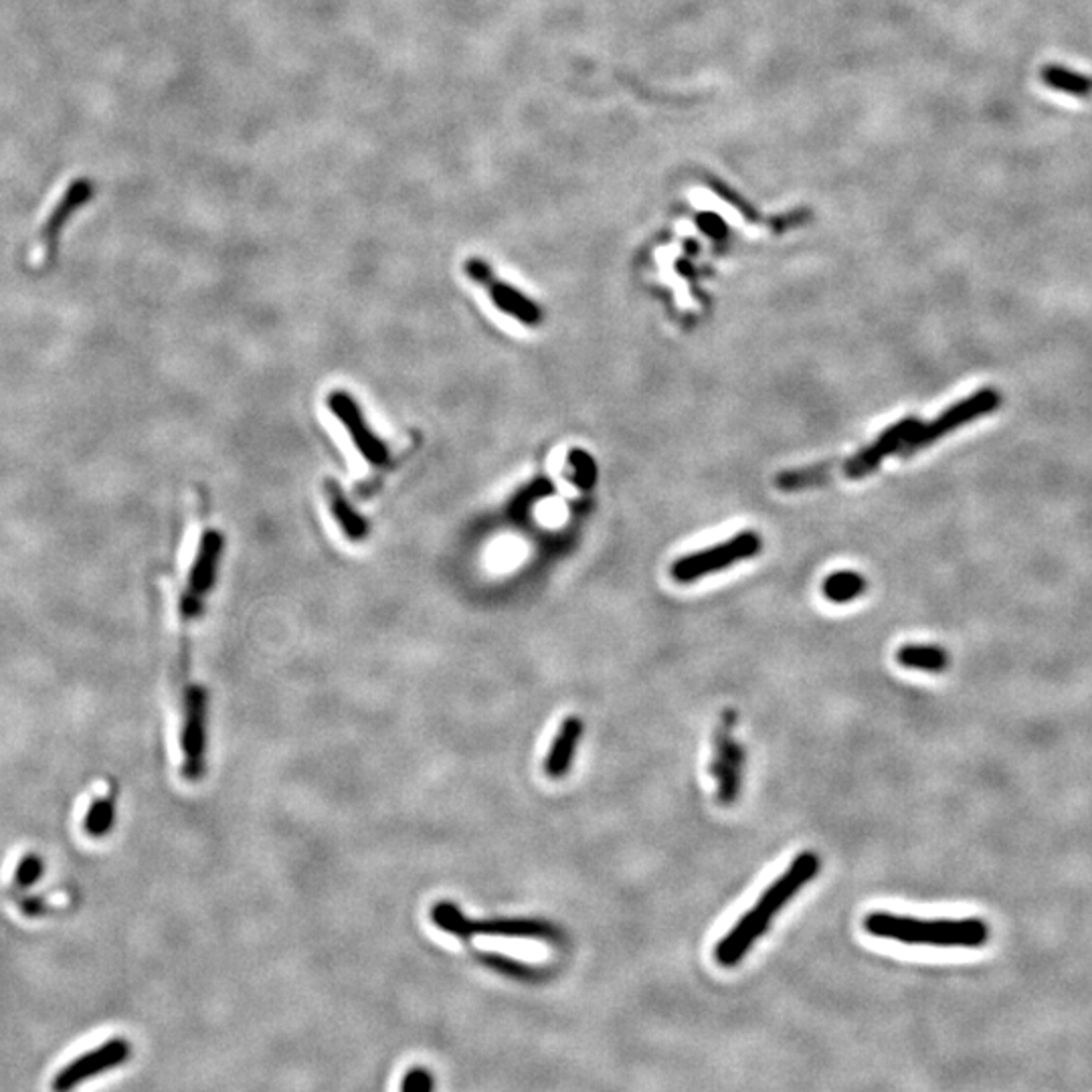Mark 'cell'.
I'll use <instances>...</instances> for the list:
<instances>
[{
    "label": "cell",
    "mask_w": 1092,
    "mask_h": 1092,
    "mask_svg": "<svg viewBox=\"0 0 1092 1092\" xmlns=\"http://www.w3.org/2000/svg\"><path fill=\"white\" fill-rule=\"evenodd\" d=\"M819 872V856L814 851L800 854L788 872H783L775 883L761 895L755 909L747 911L739 923L726 932L723 941L714 947V959L723 967H735L751 951L759 937L767 931L773 916L777 915L789 900L793 899L805 884L809 883Z\"/></svg>",
    "instance_id": "cell-1"
},
{
    "label": "cell",
    "mask_w": 1092,
    "mask_h": 1092,
    "mask_svg": "<svg viewBox=\"0 0 1092 1092\" xmlns=\"http://www.w3.org/2000/svg\"><path fill=\"white\" fill-rule=\"evenodd\" d=\"M868 934L902 945L939 948H978L989 941V927L981 918L920 920L913 916L874 911L864 918Z\"/></svg>",
    "instance_id": "cell-2"
},
{
    "label": "cell",
    "mask_w": 1092,
    "mask_h": 1092,
    "mask_svg": "<svg viewBox=\"0 0 1092 1092\" xmlns=\"http://www.w3.org/2000/svg\"><path fill=\"white\" fill-rule=\"evenodd\" d=\"M435 927L458 939L472 937H508V939H536L557 941L561 932L545 920L534 918H494V920H469L455 904L437 902L432 909Z\"/></svg>",
    "instance_id": "cell-3"
},
{
    "label": "cell",
    "mask_w": 1092,
    "mask_h": 1092,
    "mask_svg": "<svg viewBox=\"0 0 1092 1092\" xmlns=\"http://www.w3.org/2000/svg\"><path fill=\"white\" fill-rule=\"evenodd\" d=\"M223 550V536L219 532L207 531L201 536L199 552L194 559L189 587L182 595L180 601V619H182V652H180V672H182V684L189 680V626L199 617L203 610V599L207 597L210 587L215 585V573L217 564L221 559Z\"/></svg>",
    "instance_id": "cell-4"
},
{
    "label": "cell",
    "mask_w": 1092,
    "mask_h": 1092,
    "mask_svg": "<svg viewBox=\"0 0 1092 1092\" xmlns=\"http://www.w3.org/2000/svg\"><path fill=\"white\" fill-rule=\"evenodd\" d=\"M1001 401H1004V397H1001V393L996 391V388L975 391L973 395L965 397L964 401L955 402L953 407H948L947 411H943L931 423H927V425L920 423L915 432H913V435L906 439V443L902 446V450L899 451L900 455L909 458V455H913L916 451L929 448L937 439L953 434L961 425H967V423H971L975 419L985 418V415L994 413V411H997L1001 407Z\"/></svg>",
    "instance_id": "cell-5"
},
{
    "label": "cell",
    "mask_w": 1092,
    "mask_h": 1092,
    "mask_svg": "<svg viewBox=\"0 0 1092 1092\" xmlns=\"http://www.w3.org/2000/svg\"><path fill=\"white\" fill-rule=\"evenodd\" d=\"M182 777L199 781L205 775L207 756V691L199 684L182 686Z\"/></svg>",
    "instance_id": "cell-6"
},
{
    "label": "cell",
    "mask_w": 1092,
    "mask_h": 1092,
    "mask_svg": "<svg viewBox=\"0 0 1092 1092\" xmlns=\"http://www.w3.org/2000/svg\"><path fill=\"white\" fill-rule=\"evenodd\" d=\"M761 550V538L755 532H742L724 545L712 546L691 557H682L672 564V575L680 583H691L696 578L707 577L710 573L726 569L735 562L755 557Z\"/></svg>",
    "instance_id": "cell-7"
},
{
    "label": "cell",
    "mask_w": 1092,
    "mask_h": 1092,
    "mask_svg": "<svg viewBox=\"0 0 1092 1092\" xmlns=\"http://www.w3.org/2000/svg\"><path fill=\"white\" fill-rule=\"evenodd\" d=\"M129 1054H132V1046L126 1038H112L94 1050L81 1054L76 1061L69 1062L65 1068L57 1073V1077L53 1078L51 1087L55 1091L76 1089L90 1078L108 1073L115 1066H122L124 1062L128 1061Z\"/></svg>",
    "instance_id": "cell-8"
},
{
    "label": "cell",
    "mask_w": 1092,
    "mask_h": 1092,
    "mask_svg": "<svg viewBox=\"0 0 1092 1092\" xmlns=\"http://www.w3.org/2000/svg\"><path fill=\"white\" fill-rule=\"evenodd\" d=\"M466 273L476 284L488 289L492 302L504 314L513 316L527 326H536L538 322L543 320L538 305L529 300L527 296H522L518 289L500 282L499 277L490 270V265L482 259H467Z\"/></svg>",
    "instance_id": "cell-9"
},
{
    "label": "cell",
    "mask_w": 1092,
    "mask_h": 1092,
    "mask_svg": "<svg viewBox=\"0 0 1092 1092\" xmlns=\"http://www.w3.org/2000/svg\"><path fill=\"white\" fill-rule=\"evenodd\" d=\"M326 402L338 421L346 427L354 448L363 453V458H367V462L372 466H385L388 462V448L383 439H379L370 432L369 423L363 418V411L358 409L353 397L342 391H335L328 395Z\"/></svg>",
    "instance_id": "cell-10"
},
{
    "label": "cell",
    "mask_w": 1092,
    "mask_h": 1092,
    "mask_svg": "<svg viewBox=\"0 0 1092 1092\" xmlns=\"http://www.w3.org/2000/svg\"><path fill=\"white\" fill-rule=\"evenodd\" d=\"M918 425H920L918 419L906 418L895 423L892 427H888L870 448L856 453L851 460L846 462V466H844L846 476L850 480H860L868 474H872L876 467L883 464L884 458L902 450V446L906 443V439L913 435Z\"/></svg>",
    "instance_id": "cell-11"
},
{
    "label": "cell",
    "mask_w": 1092,
    "mask_h": 1092,
    "mask_svg": "<svg viewBox=\"0 0 1092 1092\" xmlns=\"http://www.w3.org/2000/svg\"><path fill=\"white\" fill-rule=\"evenodd\" d=\"M94 194H96V185L92 180H87V178H76V180L69 182V187L65 189V193L57 201V205L49 213L47 221H45V226L41 229V240H43V245H45V254H47L49 259L55 256V249L59 245V237H62V231L67 226V221L87 201H92Z\"/></svg>",
    "instance_id": "cell-12"
},
{
    "label": "cell",
    "mask_w": 1092,
    "mask_h": 1092,
    "mask_svg": "<svg viewBox=\"0 0 1092 1092\" xmlns=\"http://www.w3.org/2000/svg\"><path fill=\"white\" fill-rule=\"evenodd\" d=\"M742 761H745V753H742L739 742H735L726 733H719L716 755L710 765V773L719 783L721 804L731 805L733 802H737L740 793Z\"/></svg>",
    "instance_id": "cell-13"
},
{
    "label": "cell",
    "mask_w": 1092,
    "mask_h": 1092,
    "mask_svg": "<svg viewBox=\"0 0 1092 1092\" xmlns=\"http://www.w3.org/2000/svg\"><path fill=\"white\" fill-rule=\"evenodd\" d=\"M581 737H583V721L578 716H567L546 755L545 773L550 779H562L569 773Z\"/></svg>",
    "instance_id": "cell-14"
},
{
    "label": "cell",
    "mask_w": 1092,
    "mask_h": 1092,
    "mask_svg": "<svg viewBox=\"0 0 1092 1092\" xmlns=\"http://www.w3.org/2000/svg\"><path fill=\"white\" fill-rule=\"evenodd\" d=\"M326 499L330 504V513L337 518L338 527L351 541L358 543V541L367 538L369 522L354 510L349 500L344 499V492L340 490L337 482H330V480L326 482Z\"/></svg>",
    "instance_id": "cell-15"
},
{
    "label": "cell",
    "mask_w": 1092,
    "mask_h": 1092,
    "mask_svg": "<svg viewBox=\"0 0 1092 1092\" xmlns=\"http://www.w3.org/2000/svg\"><path fill=\"white\" fill-rule=\"evenodd\" d=\"M1040 80L1050 90L1073 97H1092V78L1064 65L1050 64L1042 67Z\"/></svg>",
    "instance_id": "cell-16"
},
{
    "label": "cell",
    "mask_w": 1092,
    "mask_h": 1092,
    "mask_svg": "<svg viewBox=\"0 0 1092 1092\" xmlns=\"http://www.w3.org/2000/svg\"><path fill=\"white\" fill-rule=\"evenodd\" d=\"M897 659L904 668L925 670L931 674H939L948 666L947 652L937 645H904L897 652Z\"/></svg>",
    "instance_id": "cell-17"
},
{
    "label": "cell",
    "mask_w": 1092,
    "mask_h": 1092,
    "mask_svg": "<svg viewBox=\"0 0 1092 1092\" xmlns=\"http://www.w3.org/2000/svg\"><path fill=\"white\" fill-rule=\"evenodd\" d=\"M868 581L856 571H837L823 581V595L834 603H848L866 591Z\"/></svg>",
    "instance_id": "cell-18"
},
{
    "label": "cell",
    "mask_w": 1092,
    "mask_h": 1092,
    "mask_svg": "<svg viewBox=\"0 0 1092 1092\" xmlns=\"http://www.w3.org/2000/svg\"><path fill=\"white\" fill-rule=\"evenodd\" d=\"M113 821H115L113 795H104V797H97L96 802L90 805L85 819H83V830L90 837H104V835L110 834Z\"/></svg>",
    "instance_id": "cell-19"
},
{
    "label": "cell",
    "mask_w": 1092,
    "mask_h": 1092,
    "mask_svg": "<svg viewBox=\"0 0 1092 1092\" xmlns=\"http://www.w3.org/2000/svg\"><path fill=\"white\" fill-rule=\"evenodd\" d=\"M483 965H488L490 969L499 971L502 975H508V978H516V980H536L541 978V971L534 969L531 965L520 964L516 959H508L504 955H496V953H486L482 955Z\"/></svg>",
    "instance_id": "cell-20"
},
{
    "label": "cell",
    "mask_w": 1092,
    "mask_h": 1092,
    "mask_svg": "<svg viewBox=\"0 0 1092 1092\" xmlns=\"http://www.w3.org/2000/svg\"><path fill=\"white\" fill-rule=\"evenodd\" d=\"M569 466L573 469V482L581 490H591L597 480L595 460L585 450H573L569 453Z\"/></svg>",
    "instance_id": "cell-21"
},
{
    "label": "cell",
    "mask_w": 1092,
    "mask_h": 1092,
    "mask_svg": "<svg viewBox=\"0 0 1092 1092\" xmlns=\"http://www.w3.org/2000/svg\"><path fill=\"white\" fill-rule=\"evenodd\" d=\"M823 478H828V467H809V469H797V472H788V474H781L777 478V488L781 490H800V488H807V486H816L821 482Z\"/></svg>",
    "instance_id": "cell-22"
},
{
    "label": "cell",
    "mask_w": 1092,
    "mask_h": 1092,
    "mask_svg": "<svg viewBox=\"0 0 1092 1092\" xmlns=\"http://www.w3.org/2000/svg\"><path fill=\"white\" fill-rule=\"evenodd\" d=\"M43 858H39L37 854H27L21 858L18 866L15 870V886L25 890L32 884L37 883L41 876H43Z\"/></svg>",
    "instance_id": "cell-23"
},
{
    "label": "cell",
    "mask_w": 1092,
    "mask_h": 1092,
    "mask_svg": "<svg viewBox=\"0 0 1092 1092\" xmlns=\"http://www.w3.org/2000/svg\"><path fill=\"white\" fill-rule=\"evenodd\" d=\"M434 1077L425 1068H411L401 1082V1091L405 1092L434 1091Z\"/></svg>",
    "instance_id": "cell-24"
}]
</instances>
